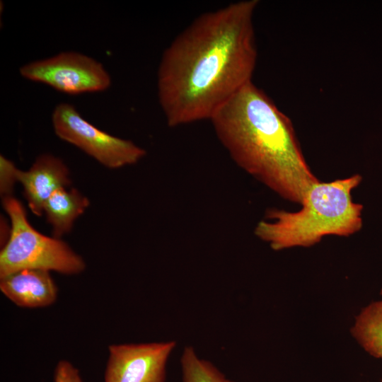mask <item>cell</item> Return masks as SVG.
<instances>
[{"label": "cell", "mask_w": 382, "mask_h": 382, "mask_svg": "<svg viewBox=\"0 0 382 382\" xmlns=\"http://www.w3.org/2000/svg\"><path fill=\"white\" fill-rule=\"evenodd\" d=\"M381 294H382V291H381Z\"/></svg>", "instance_id": "cell-15"}, {"label": "cell", "mask_w": 382, "mask_h": 382, "mask_svg": "<svg viewBox=\"0 0 382 382\" xmlns=\"http://www.w3.org/2000/svg\"><path fill=\"white\" fill-rule=\"evenodd\" d=\"M18 168L14 163L1 155L0 157V192L4 197L11 196L14 184L18 182Z\"/></svg>", "instance_id": "cell-13"}, {"label": "cell", "mask_w": 382, "mask_h": 382, "mask_svg": "<svg viewBox=\"0 0 382 382\" xmlns=\"http://www.w3.org/2000/svg\"><path fill=\"white\" fill-rule=\"evenodd\" d=\"M174 340L108 347L104 382H165Z\"/></svg>", "instance_id": "cell-7"}, {"label": "cell", "mask_w": 382, "mask_h": 382, "mask_svg": "<svg viewBox=\"0 0 382 382\" xmlns=\"http://www.w3.org/2000/svg\"><path fill=\"white\" fill-rule=\"evenodd\" d=\"M183 382H233L209 361L200 358L191 346H186L180 359Z\"/></svg>", "instance_id": "cell-12"}, {"label": "cell", "mask_w": 382, "mask_h": 382, "mask_svg": "<svg viewBox=\"0 0 382 382\" xmlns=\"http://www.w3.org/2000/svg\"><path fill=\"white\" fill-rule=\"evenodd\" d=\"M257 0L202 13L163 52L157 72L160 106L170 127L211 120L252 81L257 60Z\"/></svg>", "instance_id": "cell-1"}, {"label": "cell", "mask_w": 382, "mask_h": 382, "mask_svg": "<svg viewBox=\"0 0 382 382\" xmlns=\"http://www.w3.org/2000/svg\"><path fill=\"white\" fill-rule=\"evenodd\" d=\"M0 290L16 306L36 308L53 304L57 287L50 272L25 269L0 277Z\"/></svg>", "instance_id": "cell-9"}, {"label": "cell", "mask_w": 382, "mask_h": 382, "mask_svg": "<svg viewBox=\"0 0 382 382\" xmlns=\"http://www.w3.org/2000/svg\"><path fill=\"white\" fill-rule=\"evenodd\" d=\"M352 334L371 355L382 359V301L371 303L358 315Z\"/></svg>", "instance_id": "cell-11"}, {"label": "cell", "mask_w": 382, "mask_h": 382, "mask_svg": "<svg viewBox=\"0 0 382 382\" xmlns=\"http://www.w3.org/2000/svg\"><path fill=\"white\" fill-rule=\"evenodd\" d=\"M3 207L11 221V229L0 253V277L25 270L55 271L77 274L86 268L83 259L60 238L45 236L29 223L22 203L10 196Z\"/></svg>", "instance_id": "cell-4"}, {"label": "cell", "mask_w": 382, "mask_h": 382, "mask_svg": "<svg viewBox=\"0 0 382 382\" xmlns=\"http://www.w3.org/2000/svg\"><path fill=\"white\" fill-rule=\"evenodd\" d=\"M54 382L83 381L77 368L67 360H60L54 371Z\"/></svg>", "instance_id": "cell-14"}, {"label": "cell", "mask_w": 382, "mask_h": 382, "mask_svg": "<svg viewBox=\"0 0 382 382\" xmlns=\"http://www.w3.org/2000/svg\"><path fill=\"white\" fill-rule=\"evenodd\" d=\"M210 121L233 161L284 199L301 204L320 181L306 163L291 120L252 81Z\"/></svg>", "instance_id": "cell-2"}, {"label": "cell", "mask_w": 382, "mask_h": 382, "mask_svg": "<svg viewBox=\"0 0 382 382\" xmlns=\"http://www.w3.org/2000/svg\"><path fill=\"white\" fill-rule=\"evenodd\" d=\"M88 199L78 190L62 187L46 201L43 213L52 228L54 237L60 238L72 228L74 221L88 207Z\"/></svg>", "instance_id": "cell-10"}, {"label": "cell", "mask_w": 382, "mask_h": 382, "mask_svg": "<svg viewBox=\"0 0 382 382\" xmlns=\"http://www.w3.org/2000/svg\"><path fill=\"white\" fill-rule=\"evenodd\" d=\"M18 182L32 212L41 216L48 198L58 189L71 184L69 171L64 161L52 154L37 157L29 170L17 171Z\"/></svg>", "instance_id": "cell-8"}, {"label": "cell", "mask_w": 382, "mask_h": 382, "mask_svg": "<svg viewBox=\"0 0 382 382\" xmlns=\"http://www.w3.org/2000/svg\"><path fill=\"white\" fill-rule=\"evenodd\" d=\"M361 180L355 174L313 185L298 212L271 209L260 221L255 234L274 250L310 247L328 235L349 236L362 226L361 204L354 202L352 190Z\"/></svg>", "instance_id": "cell-3"}, {"label": "cell", "mask_w": 382, "mask_h": 382, "mask_svg": "<svg viewBox=\"0 0 382 382\" xmlns=\"http://www.w3.org/2000/svg\"><path fill=\"white\" fill-rule=\"evenodd\" d=\"M22 77L47 85L69 95L102 92L111 86V76L95 59L77 52H62L19 69Z\"/></svg>", "instance_id": "cell-6"}, {"label": "cell", "mask_w": 382, "mask_h": 382, "mask_svg": "<svg viewBox=\"0 0 382 382\" xmlns=\"http://www.w3.org/2000/svg\"><path fill=\"white\" fill-rule=\"evenodd\" d=\"M382 382V381H381Z\"/></svg>", "instance_id": "cell-16"}, {"label": "cell", "mask_w": 382, "mask_h": 382, "mask_svg": "<svg viewBox=\"0 0 382 382\" xmlns=\"http://www.w3.org/2000/svg\"><path fill=\"white\" fill-rule=\"evenodd\" d=\"M55 134L74 145L108 168H119L139 162L146 155L133 141L110 134L85 120L67 103L56 105L52 115Z\"/></svg>", "instance_id": "cell-5"}]
</instances>
